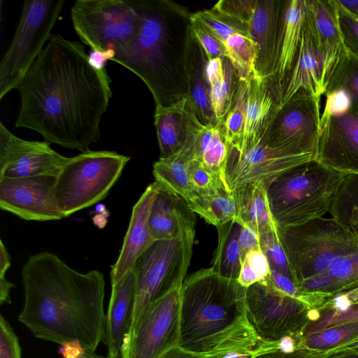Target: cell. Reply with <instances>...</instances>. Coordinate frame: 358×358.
Here are the masks:
<instances>
[{
    "instance_id": "5bb4252c",
    "label": "cell",
    "mask_w": 358,
    "mask_h": 358,
    "mask_svg": "<svg viewBox=\"0 0 358 358\" xmlns=\"http://www.w3.org/2000/svg\"><path fill=\"white\" fill-rule=\"evenodd\" d=\"M311 154L292 155L268 145L264 135L244 148L229 145L224 178L231 191L245 184L264 182L266 187L289 169L308 162Z\"/></svg>"
},
{
    "instance_id": "c3c4849f",
    "label": "cell",
    "mask_w": 358,
    "mask_h": 358,
    "mask_svg": "<svg viewBox=\"0 0 358 358\" xmlns=\"http://www.w3.org/2000/svg\"><path fill=\"white\" fill-rule=\"evenodd\" d=\"M266 280L277 289L308 306L306 297L300 292L290 278L274 271H271L270 275Z\"/></svg>"
},
{
    "instance_id": "ba28073f",
    "label": "cell",
    "mask_w": 358,
    "mask_h": 358,
    "mask_svg": "<svg viewBox=\"0 0 358 358\" xmlns=\"http://www.w3.org/2000/svg\"><path fill=\"white\" fill-rule=\"evenodd\" d=\"M194 236L195 227H192L174 238L155 241L137 258L133 267L136 276V301L129 334L150 305L182 287L190 263Z\"/></svg>"
},
{
    "instance_id": "8992f818",
    "label": "cell",
    "mask_w": 358,
    "mask_h": 358,
    "mask_svg": "<svg viewBox=\"0 0 358 358\" xmlns=\"http://www.w3.org/2000/svg\"><path fill=\"white\" fill-rule=\"evenodd\" d=\"M342 176L313 159L275 178L266 189L270 210L278 229L324 217Z\"/></svg>"
},
{
    "instance_id": "ac0fdd59",
    "label": "cell",
    "mask_w": 358,
    "mask_h": 358,
    "mask_svg": "<svg viewBox=\"0 0 358 358\" xmlns=\"http://www.w3.org/2000/svg\"><path fill=\"white\" fill-rule=\"evenodd\" d=\"M306 0L284 1L273 71L268 86L277 101L299 52L306 20Z\"/></svg>"
},
{
    "instance_id": "9f6ffc18",
    "label": "cell",
    "mask_w": 358,
    "mask_h": 358,
    "mask_svg": "<svg viewBox=\"0 0 358 358\" xmlns=\"http://www.w3.org/2000/svg\"><path fill=\"white\" fill-rule=\"evenodd\" d=\"M159 358H206V357L189 352L181 348L180 346H177V347H175V348L169 350L166 352H165Z\"/></svg>"
},
{
    "instance_id": "f35d334b",
    "label": "cell",
    "mask_w": 358,
    "mask_h": 358,
    "mask_svg": "<svg viewBox=\"0 0 358 358\" xmlns=\"http://www.w3.org/2000/svg\"><path fill=\"white\" fill-rule=\"evenodd\" d=\"M189 20L197 22L222 44L236 34L249 36L248 29L215 8L192 13Z\"/></svg>"
},
{
    "instance_id": "83f0119b",
    "label": "cell",
    "mask_w": 358,
    "mask_h": 358,
    "mask_svg": "<svg viewBox=\"0 0 358 358\" xmlns=\"http://www.w3.org/2000/svg\"><path fill=\"white\" fill-rule=\"evenodd\" d=\"M191 109L187 98L168 106H155L154 122L160 149L159 158L174 156L185 146L189 134Z\"/></svg>"
},
{
    "instance_id": "ee69618b",
    "label": "cell",
    "mask_w": 358,
    "mask_h": 358,
    "mask_svg": "<svg viewBox=\"0 0 358 358\" xmlns=\"http://www.w3.org/2000/svg\"><path fill=\"white\" fill-rule=\"evenodd\" d=\"M253 358H324V353L306 348H298L292 352H284L278 343L261 341L254 350Z\"/></svg>"
},
{
    "instance_id": "8fae6325",
    "label": "cell",
    "mask_w": 358,
    "mask_h": 358,
    "mask_svg": "<svg viewBox=\"0 0 358 358\" xmlns=\"http://www.w3.org/2000/svg\"><path fill=\"white\" fill-rule=\"evenodd\" d=\"M248 318L262 342L287 336L301 338L310 322V309L302 301L273 287L267 280L246 289Z\"/></svg>"
},
{
    "instance_id": "681fc988",
    "label": "cell",
    "mask_w": 358,
    "mask_h": 358,
    "mask_svg": "<svg viewBox=\"0 0 358 358\" xmlns=\"http://www.w3.org/2000/svg\"><path fill=\"white\" fill-rule=\"evenodd\" d=\"M257 273L260 281L266 280L271 273L268 261L260 245L250 250L244 259Z\"/></svg>"
},
{
    "instance_id": "ab89813d",
    "label": "cell",
    "mask_w": 358,
    "mask_h": 358,
    "mask_svg": "<svg viewBox=\"0 0 358 358\" xmlns=\"http://www.w3.org/2000/svg\"><path fill=\"white\" fill-rule=\"evenodd\" d=\"M248 80H239V85L231 108L222 123L224 136L229 145L238 143L243 136Z\"/></svg>"
},
{
    "instance_id": "f1b7e54d",
    "label": "cell",
    "mask_w": 358,
    "mask_h": 358,
    "mask_svg": "<svg viewBox=\"0 0 358 358\" xmlns=\"http://www.w3.org/2000/svg\"><path fill=\"white\" fill-rule=\"evenodd\" d=\"M187 203L192 213L199 214L216 228L231 221L243 225L234 191L221 188L209 192H196Z\"/></svg>"
},
{
    "instance_id": "b9f144b4",
    "label": "cell",
    "mask_w": 358,
    "mask_h": 358,
    "mask_svg": "<svg viewBox=\"0 0 358 358\" xmlns=\"http://www.w3.org/2000/svg\"><path fill=\"white\" fill-rule=\"evenodd\" d=\"M187 169L192 184L196 192H209L221 188L230 190L221 178L199 162L193 159L187 161Z\"/></svg>"
},
{
    "instance_id": "6f0895ef",
    "label": "cell",
    "mask_w": 358,
    "mask_h": 358,
    "mask_svg": "<svg viewBox=\"0 0 358 358\" xmlns=\"http://www.w3.org/2000/svg\"><path fill=\"white\" fill-rule=\"evenodd\" d=\"M11 266V258L2 240L0 241V275H6Z\"/></svg>"
},
{
    "instance_id": "6125c7cd",
    "label": "cell",
    "mask_w": 358,
    "mask_h": 358,
    "mask_svg": "<svg viewBox=\"0 0 358 358\" xmlns=\"http://www.w3.org/2000/svg\"><path fill=\"white\" fill-rule=\"evenodd\" d=\"M350 348H358V338H356L354 341H350V342H349L336 349L332 350L329 352L341 350H345V349H350Z\"/></svg>"
},
{
    "instance_id": "91938a15",
    "label": "cell",
    "mask_w": 358,
    "mask_h": 358,
    "mask_svg": "<svg viewBox=\"0 0 358 358\" xmlns=\"http://www.w3.org/2000/svg\"><path fill=\"white\" fill-rule=\"evenodd\" d=\"M338 1L348 12L358 18V0H338Z\"/></svg>"
},
{
    "instance_id": "6da1fadb",
    "label": "cell",
    "mask_w": 358,
    "mask_h": 358,
    "mask_svg": "<svg viewBox=\"0 0 358 358\" xmlns=\"http://www.w3.org/2000/svg\"><path fill=\"white\" fill-rule=\"evenodd\" d=\"M106 69L78 41L51 34L20 80L17 128L45 141L85 152L101 137L100 123L113 93Z\"/></svg>"
},
{
    "instance_id": "7c38bea8",
    "label": "cell",
    "mask_w": 358,
    "mask_h": 358,
    "mask_svg": "<svg viewBox=\"0 0 358 358\" xmlns=\"http://www.w3.org/2000/svg\"><path fill=\"white\" fill-rule=\"evenodd\" d=\"M320 99L300 90L276 109L264 134L268 145L289 154H311L315 158L321 132Z\"/></svg>"
},
{
    "instance_id": "be15d7a7",
    "label": "cell",
    "mask_w": 358,
    "mask_h": 358,
    "mask_svg": "<svg viewBox=\"0 0 358 358\" xmlns=\"http://www.w3.org/2000/svg\"><path fill=\"white\" fill-rule=\"evenodd\" d=\"M77 358H105L103 356L97 355L95 352L86 350V352Z\"/></svg>"
},
{
    "instance_id": "484cf974",
    "label": "cell",
    "mask_w": 358,
    "mask_h": 358,
    "mask_svg": "<svg viewBox=\"0 0 358 358\" xmlns=\"http://www.w3.org/2000/svg\"><path fill=\"white\" fill-rule=\"evenodd\" d=\"M152 201L149 225L155 241L174 238L195 227V219L187 202L159 182Z\"/></svg>"
},
{
    "instance_id": "4fadbf2b",
    "label": "cell",
    "mask_w": 358,
    "mask_h": 358,
    "mask_svg": "<svg viewBox=\"0 0 358 358\" xmlns=\"http://www.w3.org/2000/svg\"><path fill=\"white\" fill-rule=\"evenodd\" d=\"M181 287L146 309L125 339L120 358H159L179 346Z\"/></svg>"
},
{
    "instance_id": "db71d44e",
    "label": "cell",
    "mask_w": 358,
    "mask_h": 358,
    "mask_svg": "<svg viewBox=\"0 0 358 358\" xmlns=\"http://www.w3.org/2000/svg\"><path fill=\"white\" fill-rule=\"evenodd\" d=\"M237 280L240 285L245 288L260 282L257 273L245 260L242 262Z\"/></svg>"
},
{
    "instance_id": "d6986e66",
    "label": "cell",
    "mask_w": 358,
    "mask_h": 358,
    "mask_svg": "<svg viewBox=\"0 0 358 358\" xmlns=\"http://www.w3.org/2000/svg\"><path fill=\"white\" fill-rule=\"evenodd\" d=\"M306 10L299 52L277 99L276 109L286 103L300 90H306L317 97H321L326 92L322 57L314 36L306 4Z\"/></svg>"
},
{
    "instance_id": "f6af8a7d",
    "label": "cell",
    "mask_w": 358,
    "mask_h": 358,
    "mask_svg": "<svg viewBox=\"0 0 358 358\" xmlns=\"http://www.w3.org/2000/svg\"><path fill=\"white\" fill-rule=\"evenodd\" d=\"M324 109L321 114V122L331 116L341 115L349 112L352 101L349 94L343 89H336L325 93Z\"/></svg>"
},
{
    "instance_id": "74e56055",
    "label": "cell",
    "mask_w": 358,
    "mask_h": 358,
    "mask_svg": "<svg viewBox=\"0 0 358 358\" xmlns=\"http://www.w3.org/2000/svg\"><path fill=\"white\" fill-rule=\"evenodd\" d=\"M336 89H343L349 94L352 101L350 110L358 114V56L348 49L334 71L326 92Z\"/></svg>"
},
{
    "instance_id": "d4e9b609",
    "label": "cell",
    "mask_w": 358,
    "mask_h": 358,
    "mask_svg": "<svg viewBox=\"0 0 358 358\" xmlns=\"http://www.w3.org/2000/svg\"><path fill=\"white\" fill-rule=\"evenodd\" d=\"M186 145L189 160L199 162L227 184L224 168L229 144L224 136L222 125H205L199 120L192 110Z\"/></svg>"
},
{
    "instance_id": "cb8c5ba5",
    "label": "cell",
    "mask_w": 358,
    "mask_h": 358,
    "mask_svg": "<svg viewBox=\"0 0 358 358\" xmlns=\"http://www.w3.org/2000/svg\"><path fill=\"white\" fill-rule=\"evenodd\" d=\"M306 9L322 57L327 83L347 50L340 29L335 0H306ZM327 90V89H326Z\"/></svg>"
},
{
    "instance_id": "7402d4cb",
    "label": "cell",
    "mask_w": 358,
    "mask_h": 358,
    "mask_svg": "<svg viewBox=\"0 0 358 358\" xmlns=\"http://www.w3.org/2000/svg\"><path fill=\"white\" fill-rule=\"evenodd\" d=\"M283 6L284 1L255 0L246 24L250 36L258 47L255 73L266 80L273 69Z\"/></svg>"
},
{
    "instance_id": "e575fe53",
    "label": "cell",
    "mask_w": 358,
    "mask_h": 358,
    "mask_svg": "<svg viewBox=\"0 0 358 358\" xmlns=\"http://www.w3.org/2000/svg\"><path fill=\"white\" fill-rule=\"evenodd\" d=\"M224 57L231 64L240 80L248 81L255 73L258 47L249 36L236 34L223 43Z\"/></svg>"
},
{
    "instance_id": "94428289",
    "label": "cell",
    "mask_w": 358,
    "mask_h": 358,
    "mask_svg": "<svg viewBox=\"0 0 358 358\" xmlns=\"http://www.w3.org/2000/svg\"><path fill=\"white\" fill-rule=\"evenodd\" d=\"M341 295L348 302H358V288Z\"/></svg>"
},
{
    "instance_id": "ffe728a7",
    "label": "cell",
    "mask_w": 358,
    "mask_h": 358,
    "mask_svg": "<svg viewBox=\"0 0 358 358\" xmlns=\"http://www.w3.org/2000/svg\"><path fill=\"white\" fill-rule=\"evenodd\" d=\"M156 191L155 181L146 187L132 208L120 255L111 268V286L133 268L137 258L155 241L150 229L149 216Z\"/></svg>"
},
{
    "instance_id": "2e32d148",
    "label": "cell",
    "mask_w": 358,
    "mask_h": 358,
    "mask_svg": "<svg viewBox=\"0 0 358 358\" xmlns=\"http://www.w3.org/2000/svg\"><path fill=\"white\" fill-rule=\"evenodd\" d=\"M56 176L0 178V208L21 219L51 221L64 218L55 201Z\"/></svg>"
},
{
    "instance_id": "1f68e13d",
    "label": "cell",
    "mask_w": 358,
    "mask_h": 358,
    "mask_svg": "<svg viewBox=\"0 0 358 358\" xmlns=\"http://www.w3.org/2000/svg\"><path fill=\"white\" fill-rule=\"evenodd\" d=\"M241 225L229 222L217 228L218 244L213 261V270L220 275L237 280L241 265L238 236Z\"/></svg>"
},
{
    "instance_id": "7dc6e473",
    "label": "cell",
    "mask_w": 358,
    "mask_h": 358,
    "mask_svg": "<svg viewBox=\"0 0 358 358\" xmlns=\"http://www.w3.org/2000/svg\"><path fill=\"white\" fill-rule=\"evenodd\" d=\"M0 358H21V348L13 328L0 316Z\"/></svg>"
},
{
    "instance_id": "11a10c76",
    "label": "cell",
    "mask_w": 358,
    "mask_h": 358,
    "mask_svg": "<svg viewBox=\"0 0 358 358\" xmlns=\"http://www.w3.org/2000/svg\"><path fill=\"white\" fill-rule=\"evenodd\" d=\"M15 286L14 284L8 281L6 275H0V304L4 303L10 304L11 299L10 296V292Z\"/></svg>"
},
{
    "instance_id": "7bdbcfd3",
    "label": "cell",
    "mask_w": 358,
    "mask_h": 358,
    "mask_svg": "<svg viewBox=\"0 0 358 358\" xmlns=\"http://www.w3.org/2000/svg\"><path fill=\"white\" fill-rule=\"evenodd\" d=\"M340 29L345 45L351 52L358 56V18L348 12L335 0Z\"/></svg>"
},
{
    "instance_id": "bcb514c9",
    "label": "cell",
    "mask_w": 358,
    "mask_h": 358,
    "mask_svg": "<svg viewBox=\"0 0 358 358\" xmlns=\"http://www.w3.org/2000/svg\"><path fill=\"white\" fill-rule=\"evenodd\" d=\"M189 24L192 34L205 52L208 61L224 57V48L222 43L197 22L189 20Z\"/></svg>"
},
{
    "instance_id": "d590c367",
    "label": "cell",
    "mask_w": 358,
    "mask_h": 358,
    "mask_svg": "<svg viewBox=\"0 0 358 358\" xmlns=\"http://www.w3.org/2000/svg\"><path fill=\"white\" fill-rule=\"evenodd\" d=\"M358 338V322L332 326L301 337L300 348L326 353Z\"/></svg>"
},
{
    "instance_id": "3957f363",
    "label": "cell",
    "mask_w": 358,
    "mask_h": 358,
    "mask_svg": "<svg viewBox=\"0 0 358 358\" xmlns=\"http://www.w3.org/2000/svg\"><path fill=\"white\" fill-rule=\"evenodd\" d=\"M246 289L211 267L186 278L181 287L179 346L206 358L253 352L261 341L248 318Z\"/></svg>"
},
{
    "instance_id": "836d02e7",
    "label": "cell",
    "mask_w": 358,
    "mask_h": 358,
    "mask_svg": "<svg viewBox=\"0 0 358 358\" xmlns=\"http://www.w3.org/2000/svg\"><path fill=\"white\" fill-rule=\"evenodd\" d=\"M354 322H358V302H348L338 294L315 310L313 320L307 324L302 336Z\"/></svg>"
},
{
    "instance_id": "9c48e42d",
    "label": "cell",
    "mask_w": 358,
    "mask_h": 358,
    "mask_svg": "<svg viewBox=\"0 0 358 358\" xmlns=\"http://www.w3.org/2000/svg\"><path fill=\"white\" fill-rule=\"evenodd\" d=\"M71 18L83 43L94 52L113 55L135 38L141 20L135 0H78Z\"/></svg>"
},
{
    "instance_id": "4dcf8cb0",
    "label": "cell",
    "mask_w": 358,
    "mask_h": 358,
    "mask_svg": "<svg viewBox=\"0 0 358 358\" xmlns=\"http://www.w3.org/2000/svg\"><path fill=\"white\" fill-rule=\"evenodd\" d=\"M189 160L187 152L182 148L174 156L159 158L155 162L152 171L155 181L187 203L196 193L187 169V162Z\"/></svg>"
},
{
    "instance_id": "e0dca14e",
    "label": "cell",
    "mask_w": 358,
    "mask_h": 358,
    "mask_svg": "<svg viewBox=\"0 0 358 358\" xmlns=\"http://www.w3.org/2000/svg\"><path fill=\"white\" fill-rule=\"evenodd\" d=\"M315 159L343 174H358V114L350 110L321 122Z\"/></svg>"
},
{
    "instance_id": "52a82bcc",
    "label": "cell",
    "mask_w": 358,
    "mask_h": 358,
    "mask_svg": "<svg viewBox=\"0 0 358 358\" xmlns=\"http://www.w3.org/2000/svg\"><path fill=\"white\" fill-rule=\"evenodd\" d=\"M129 159L115 151L90 150L69 157L56 176L54 187L64 217L103 200Z\"/></svg>"
},
{
    "instance_id": "5b68a950",
    "label": "cell",
    "mask_w": 358,
    "mask_h": 358,
    "mask_svg": "<svg viewBox=\"0 0 358 358\" xmlns=\"http://www.w3.org/2000/svg\"><path fill=\"white\" fill-rule=\"evenodd\" d=\"M141 26L135 38L117 50L110 61L138 76L150 91L155 106H168L186 98L182 55L173 39V13L168 1L135 0Z\"/></svg>"
},
{
    "instance_id": "60d3db41",
    "label": "cell",
    "mask_w": 358,
    "mask_h": 358,
    "mask_svg": "<svg viewBox=\"0 0 358 358\" xmlns=\"http://www.w3.org/2000/svg\"><path fill=\"white\" fill-rule=\"evenodd\" d=\"M259 234L260 248L268 261L271 271L293 280L290 266L280 240L278 227L266 229Z\"/></svg>"
},
{
    "instance_id": "8d00e7d4",
    "label": "cell",
    "mask_w": 358,
    "mask_h": 358,
    "mask_svg": "<svg viewBox=\"0 0 358 358\" xmlns=\"http://www.w3.org/2000/svg\"><path fill=\"white\" fill-rule=\"evenodd\" d=\"M224 78L210 87L212 110L217 123L222 125L227 114L231 108L239 85V78L231 62L223 59Z\"/></svg>"
},
{
    "instance_id": "d6a6232c",
    "label": "cell",
    "mask_w": 358,
    "mask_h": 358,
    "mask_svg": "<svg viewBox=\"0 0 358 358\" xmlns=\"http://www.w3.org/2000/svg\"><path fill=\"white\" fill-rule=\"evenodd\" d=\"M328 214L358 238V174H343Z\"/></svg>"
},
{
    "instance_id": "4316f807",
    "label": "cell",
    "mask_w": 358,
    "mask_h": 358,
    "mask_svg": "<svg viewBox=\"0 0 358 358\" xmlns=\"http://www.w3.org/2000/svg\"><path fill=\"white\" fill-rule=\"evenodd\" d=\"M276 110L275 99L266 80L254 73L248 80L242 138L235 145L244 148L258 141L268 127Z\"/></svg>"
},
{
    "instance_id": "9a60e30c",
    "label": "cell",
    "mask_w": 358,
    "mask_h": 358,
    "mask_svg": "<svg viewBox=\"0 0 358 358\" xmlns=\"http://www.w3.org/2000/svg\"><path fill=\"white\" fill-rule=\"evenodd\" d=\"M69 159L49 143L20 138L0 122V178L57 176Z\"/></svg>"
},
{
    "instance_id": "816d5d0a",
    "label": "cell",
    "mask_w": 358,
    "mask_h": 358,
    "mask_svg": "<svg viewBox=\"0 0 358 358\" xmlns=\"http://www.w3.org/2000/svg\"><path fill=\"white\" fill-rule=\"evenodd\" d=\"M224 58H216L207 62L206 75L210 87L217 84L224 78Z\"/></svg>"
},
{
    "instance_id": "30bf717a",
    "label": "cell",
    "mask_w": 358,
    "mask_h": 358,
    "mask_svg": "<svg viewBox=\"0 0 358 358\" xmlns=\"http://www.w3.org/2000/svg\"><path fill=\"white\" fill-rule=\"evenodd\" d=\"M64 0H26L12 42L0 62V99L17 89L44 48Z\"/></svg>"
},
{
    "instance_id": "f5cc1de1",
    "label": "cell",
    "mask_w": 358,
    "mask_h": 358,
    "mask_svg": "<svg viewBox=\"0 0 358 358\" xmlns=\"http://www.w3.org/2000/svg\"><path fill=\"white\" fill-rule=\"evenodd\" d=\"M78 340H73L60 344L58 353L63 358H77L86 352Z\"/></svg>"
},
{
    "instance_id": "603a6c76",
    "label": "cell",
    "mask_w": 358,
    "mask_h": 358,
    "mask_svg": "<svg viewBox=\"0 0 358 358\" xmlns=\"http://www.w3.org/2000/svg\"><path fill=\"white\" fill-rule=\"evenodd\" d=\"M136 291V276L133 268L117 284L111 286L103 338L108 358L121 357L122 345L133 322Z\"/></svg>"
},
{
    "instance_id": "7a4b0ae2",
    "label": "cell",
    "mask_w": 358,
    "mask_h": 358,
    "mask_svg": "<svg viewBox=\"0 0 358 358\" xmlns=\"http://www.w3.org/2000/svg\"><path fill=\"white\" fill-rule=\"evenodd\" d=\"M22 280L24 303L18 320L35 337L59 345L78 340L95 352L106 324L101 272H78L56 255L43 252L28 258Z\"/></svg>"
},
{
    "instance_id": "f546056e",
    "label": "cell",
    "mask_w": 358,
    "mask_h": 358,
    "mask_svg": "<svg viewBox=\"0 0 358 358\" xmlns=\"http://www.w3.org/2000/svg\"><path fill=\"white\" fill-rule=\"evenodd\" d=\"M243 224H248L260 233L277 227L272 217L266 185L262 182L245 184L233 190Z\"/></svg>"
},
{
    "instance_id": "680465c9",
    "label": "cell",
    "mask_w": 358,
    "mask_h": 358,
    "mask_svg": "<svg viewBox=\"0 0 358 358\" xmlns=\"http://www.w3.org/2000/svg\"><path fill=\"white\" fill-rule=\"evenodd\" d=\"M324 358H358V348L328 352L324 353Z\"/></svg>"
},
{
    "instance_id": "f907efd6",
    "label": "cell",
    "mask_w": 358,
    "mask_h": 358,
    "mask_svg": "<svg viewBox=\"0 0 358 358\" xmlns=\"http://www.w3.org/2000/svg\"><path fill=\"white\" fill-rule=\"evenodd\" d=\"M238 242L242 262L246 254L252 248L259 245V234L252 227L244 224L241 226Z\"/></svg>"
},
{
    "instance_id": "44dd1931",
    "label": "cell",
    "mask_w": 358,
    "mask_h": 358,
    "mask_svg": "<svg viewBox=\"0 0 358 358\" xmlns=\"http://www.w3.org/2000/svg\"><path fill=\"white\" fill-rule=\"evenodd\" d=\"M207 62L205 52L193 35L189 24L182 55L187 101L202 124L216 125L217 123L210 104V86L206 75Z\"/></svg>"
},
{
    "instance_id": "277c9868",
    "label": "cell",
    "mask_w": 358,
    "mask_h": 358,
    "mask_svg": "<svg viewBox=\"0 0 358 358\" xmlns=\"http://www.w3.org/2000/svg\"><path fill=\"white\" fill-rule=\"evenodd\" d=\"M278 234L308 304L310 295L330 300L358 288V238L336 221L323 217Z\"/></svg>"
}]
</instances>
